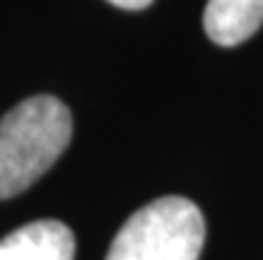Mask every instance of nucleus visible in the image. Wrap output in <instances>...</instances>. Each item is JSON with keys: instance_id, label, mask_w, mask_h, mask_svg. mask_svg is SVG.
<instances>
[{"instance_id": "obj_2", "label": "nucleus", "mask_w": 263, "mask_h": 260, "mask_svg": "<svg viewBox=\"0 0 263 260\" xmlns=\"http://www.w3.org/2000/svg\"><path fill=\"white\" fill-rule=\"evenodd\" d=\"M205 215L186 196H162L122 223L106 260H199Z\"/></svg>"}, {"instance_id": "obj_1", "label": "nucleus", "mask_w": 263, "mask_h": 260, "mask_svg": "<svg viewBox=\"0 0 263 260\" xmlns=\"http://www.w3.org/2000/svg\"><path fill=\"white\" fill-rule=\"evenodd\" d=\"M72 141V114L56 96H32L0 117V199L27 191Z\"/></svg>"}, {"instance_id": "obj_3", "label": "nucleus", "mask_w": 263, "mask_h": 260, "mask_svg": "<svg viewBox=\"0 0 263 260\" xmlns=\"http://www.w3.org/2000/svg\"><path fill=\"white\" fill-rule=\"evenodd\" d=\"M0 260H74V236L59 221H35L0 239Z\"/></svg>"}, {"instance_id": "obj_5", "label": "nucleus", "mask_w": 263, "mask_h": 260, "mask_svg": "<svg viewBox=\"0 0 263 260\" xmlns=\"http://www.w3.org/2000/svg\"><path fill=\"white\" fill-rule=\"evenodd\" d=\"M106 3H112V6H117L122 11H144L154 3V0H106Z\"/></svg>"}, {"instance_id": "obj_4", "label": "nucleus", "mask_w": 263, "mask_h": 260, "mask_svg": "<svg viewBox=\"0 0 263 260\" xmlns=\"http://www.w3.org/2000/svg\"><path fill=\"white\" fill-rule=\"evenodd\" d=\"M202 27L215 45H239L263 27V0H208Z\"/></svg>"}]
</instances>
